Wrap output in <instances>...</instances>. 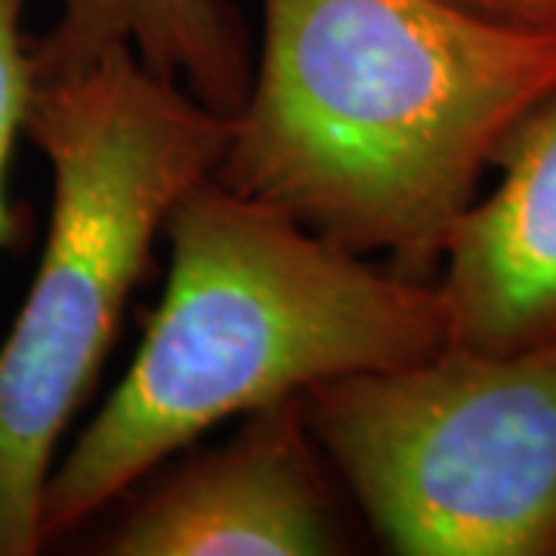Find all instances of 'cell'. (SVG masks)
I'll return each instance as SVG.
<instances>
[{
	"mask_svg": "<svg viewBox=\"0 0 556 556\" xmlns=\"http://www.w3.org/2000/svg\"><path fill=\"white\" fill-rule=\"evenodd\" d=\"M229 127L130 47L35 78L25 134L50 164L53 201L31 288L0 340V556L43 551L62 433L174 207L217 174Z\"/></svg>",
	"mask_w": 556,
	"mask_h": 556,
	"instance_id": "cell-3",
	"label": "cell"
},
{
	"mask_svg": "<svg viewBox=\"0 0 556 556\" xmlns=\"http://www.w3.org/2000/svg\"><path fill=\"white\" fill-rule=\"evenodd\" d=\"M460 13L538 38H556V0H445Z\"/></svg>",
	"mask_w": 556,
	"mask_h": 556,
	"instance_id": "cell-9",
	"label": "cell"
},
{
	"mask_svg": "<svg viewBox=\"0 0 556 556\" xmlns=\"http://www.w3.org/2000/svg\"><path fill=\"white\" fill-rule=\"evenodd\" d=\"M306 396L244 415L236 437L189 460L100 541L109 556L350 554Z\"/></svg>",
	"mask_w": 556,
	"mask_h": 556,
	"instance_id": "cell-5",
	"label": "cell"
},
{
	"mask_svg": "<svg viewBox=\"0 0 556 556\" xmlns=\"http://www.w3.org/2000/svg\"><path fill=\"white\" fill-rule=\"evenodd\" d=\"M306 417L393 554L556 556V338L325 380Z\"/></svg>",
	"mask_w": 556,
	"mask_h": 556,
	"instance_id": "cell-4",
	"label": "cell"
},
{
	"mask_svg": "<svg viewBox=\"0 0 556 556\" xmlns=\"http://www.w3.org/2000/svg\"><path fill=\"white\" fill-rule=\"evenodd\" d=\"M25 0H0V254L22 239L20 211L7 199V164L20 130H25L35 90V56L22 31Z\"/></svg>",
	"mask_w": 556,
	"mask_h": 556,
	"instance_id": "cell-8",
	"label": "cell"
},
{
	"mask_svg": "<svg viewBox=\"0 0 556 556\" xmlns=\"http://www.w3.org/2000/svg\"><path fill=\"white\" fill-rule=\"evenodd\" d=\"M214 179L353 254L437 278L479 179L556 97V38L445 0H260Z\"/></svg>",
	"mask_w": 556,
	"mask_h": 556,
	"instance_id": "cell-1",
	"label": "cell"
},
{
	"mask_svg": "<svg viewBox=\"0 0 556 556\" xmlns=\"http://www.w3.org/2000/svg\"><path fill=\"white\" fill-rule=\"evenodd\" d=\"M497 186L457 219L437 273L448 343L510 353L556 338V97L497 159Z\"/></svg>",
	"mask_w": 556,
	"mask_h": 556,
	"instance_id": "cell-6",
	"label": "cell"
},
{
	"mask_svg": "<svg viewBox=\"0 0 556 556\" xmlns=\"http://www.w3.org/2000/svg\"><path fill=\"white\" fill-rule=\"evenodd\" d=\"M53 28L31 43L35 78L130 47L161 78L182 84L226 118L248 100L254 62L229 0H56Z\"/></svg>",
	"mask_w": 556,
	"mask_h": 556,
	"instance_id": "cell-7",
	"label": "cell"
},
{
	"mask_svg": "<svg viewBox=\"0 0 556 556\" xmlns=\"http://www.w3.org/2000/svg\"><path fill=\"white\" fill-rule=\"evenodd\" d=\"M170 269L137 356L43 489V547L229 417L448 346L437 278L383 273L217 179L164 226Z\"/></svg>",
	"mask_w": 556,
	"mask_h": 556,
	"instance_id": "cell-2",
	"label": "cell"
}]
</instances>
